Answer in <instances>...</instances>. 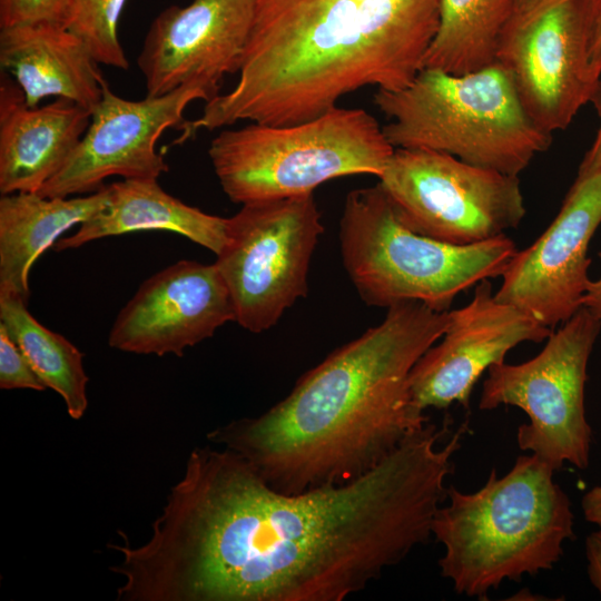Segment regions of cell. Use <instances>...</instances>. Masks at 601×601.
Masks as SVG:
<instances>
[{"instance_id": "obj_1", "label": "cell", "mask_w": 601, "mask_h": 601, "mask_svg": "<svg viewBox=\"0 0 601 601\" xmlns=\"http://www.w3.org/2000/svg\"><path fill=\"white\" fill-rule=\"evenodd\" d=\"M426 423L362 477L298 494L239 454L196 447L147 542L124 532L118 601H342L432 535L469 427Z\"/></svg>"}, {"instance_id": "obj_2", "label": "cell", "mask_w": 601, "mask_h": 601, "mask_svg": "<svg viewBox=\"0 0 601 601\" xmlns=\"http://www.w3.org/2000/svg\"><path fill=\"white\" fill-rule=\"evenodd\" d=\"M447 312L418 302L388 307L382 323L331 353L285 398L207 439L283 493L362 477L428 422L413 403L410 377L444 334Z\"/></svg>"}, {"instance_id": "obj_3", "label": "cell", "mask_w": 601, "mask_h": 601, "mask_svg": "<svg viewBox=\"0 0 601 601\" xmlns=\"http://www.w3.org/2000/svg\"><path fill=\"white\" fill-rule=\"evenodd\" d=\"M437 27V0H257L237 82L185 134L293 125L367 86L398 90L422 69Z\"/></svg>"}, {"instance_id": "obj_4", "label": "cell", "mask_w": 601, "mask_h": 601, "mask_svg": "<svg viewBox=\"0 0 601 601\" xmlns=\"http://www.w3.org/2000/svg\"><path fill=\"white\" fill-rule=\"evenodd\" d=\"M554 470L536 455H520L497 476L493 469L474 492L447 487V504L432 522L444 548L441 575L456 593L486 600L504 581L552 570L574 538V514Z\"/></svg>"}, {"instance_id": "obj_5", "label": "cell", "mask_w": 601, "mask_h": 601, "mask_svg": "<svg viewBox=\"0 0 601 601\" xmlns=\"http://www.w3.org/2000/svg\"><path fill=\"white\" fill-rule=\"evenodd\" d=\"M373 104L390 120L383 132L394 148L445 152L506 175L519 176L552 142L499 62L463 75L423 68L398 90L377 89Z\"/></svg>"}, {"instance_id": "obj_6", "label": "cell", "mask_w": 601, "mask_h": 601, "mask_svg": "<svg viewBox=\"0 0 601 601\" xmlns=\"http://www.w3.org/2000/svg\"><path fill=\"white\" fill-rule=\"evenodd\" d=\"M343 266L364 303L418 302L447 312L457 295L502 277L519 250L506 235L470 245L410 229L378 185L351 190L339 221Z\"/></svg>"}, {"instance_id": "obj_7", "label": "cell", "mask_w": 601, "mask_h": 601, "mask_svg": "<svg viewBox=\"0 0 601 601\" xmlns=\"http://www.w3.org/2000/svg\"><path fill=\"white\" fill-rule=\"evenodd\" d=\"M394 149L373 115L336 106L293 125L220 130L208 156L223 191L244 205L313 194L345 176L378 178Z\"/></svg>"}, {"instance_id": "obj_8", "label": "cell", "mask_w": 601, "mask_h": 601, "mask_svg": "<svg viewBox=\"0 0 601 601\" xmlns=\"http://www.w3.org/2000/svg\"><path fill=\"white\" fill-rule=\"evenodd\" d=\"M601 322L581 307L552 331L542 351L520 364L505 362L487 370L479 408L501 405L522 410L529 422L516 431L520 450L560 470L565 462L585 470L592 430L584 406L588 362Z\"/></svg>"}, {"instance_id": "obj_9", "label": "cell", "mask_w": 601, "mask_h": 601, "mask_svg": "<svg viewBox=\"0 0 601 601\" xmlns=\"http://www.w3.org/2000/svg\"><path fill=\"white\" fill-rule=\"evenodd\" d=\"M324 231L313 194L242 205L227 218L215 262L233 300L235 322L262 333L308 292L313 253Z\"/></svg>"}, {"instance_id": "obj_10", "label": "cell", "mask_w": 601, "mask_h": 601, "mask_svg": "<svg viewBox=\"0 0 601 601\" xmlns=\"http://www.w3.org/2000/svg\"><path fill=\"white\" fill-rule=\"evenodd\" d=\"M378 185L404 225L453 245L505 235L526 214L518 176L428 149L395 148Z\"/></svg>"}, {"instance_id": "obj_11", "label": "cell", "mask_w": 601, "mask_h": 601, "mask_svg": "<svg viewBox=\"0 0 601 601\" xmlns=\"http://www.w3.org/2000/svg\"><path fill=\"white\" fill-rule=\"evenodd\" d=\"M533 121L564 130L591 102L597 81L589 61L585 0H544L516 10L496 57Z\"/></svg>"}, {"instance_id": "obj_12", "label": "cell", "mask_w": 601, "mask_h": 601, "mask_svg": "<svg viewBox=\"0 0 601 601\" xmlns=\"http://www.w3.org/2000/svg\"><path fill=\"white\" fill-rule=\"evenodd\" d=\"M195 100L206 102L204 93L191 87L140 100L125 99L106 81L85 135L38 194L49 198L91 194L111 176L158 179L168 165L156 150L157 141L165 130L184 124V112Z\"/></svg>"}, {"instance_id": "obj_13", "label": "cell", "mask_w": 601, "mask_h": 601, "mask_svg": "<svg viewBox=\"0 0 601 601\" xmlns=\"http://www.w3.org/2000/svg\"><path fill=\"white\" fill-rule=\"evenodd\" d=\"M257 0H193L169 6L148 28L137 66L148 97L183 87L206 102L219 95L226 75L238 72Z\"/></svg>"}, {"instance_id": "obj_14", "label": "cell", "mask_w": 601, "mask_h": 601, "mask_svg": "<svg viewBox=\"0 0 601 601\" xmlns=\"http://www.w3.org/2000/svg\"><path fill=\"white\" fill-rule=\"evenodd\" d=\"M601 225V170L578 176L546 229L518 250L494 296L554 329L581 307L590 242Z\"/></svg>"}, {"instance_id": "obj_15", "label": "cell", "mask_w": 601, "mask_h": 601, "mask_svg": "<svg viewBox=\"0 0 601 601\" xmlns=\"http://www.w3.org/2000/svg\"><path fill=\"white\" fill-rule=\"evenodd\" d=\"M447 315L444 334L411 372L412 400L423 412L446 410L454 403L467 410L484 372L504 362L519 344L540 343L553 331L516 306L497 300L490 279L480 282L472 299Z\"/></svg>"}, {"instance_id": "obj_16", "label": "cell", "mask_w": 601, "mask_h": 601, "mask_svg": "<svg viewBox=\"0 0 601 601\" xmlns=\"http://www.w3.org/2000/svg\"><path fill=\"white\" fill-rule=\"evenodd\" d=\"M235 321L229 290L214 264L179 260L146 279L117 315L110 347L183 356Z\"/></svg>"}, {"instance_id": "obj_17", "label": "cell", "mask_w": 601, "mask_h": 601, "mask_svg": "<svg viewBox=\"0 0 601 601\" xmlns=\"http://www.w3.org/2000/svg\"><path fill=\"white\" fill-rule=\"evenodd\" d=\"M91 110L65 98L29 107L18 83L0 78V193H38L85 135Z\"/></svg>"}, {"instance_id": "obj_18", "label": "cell", "mask_w": 601, "mask_h": 601, "mask_svg": "<svg viewBox=\"0 0 601 601\" xmlns=\"http://www.w3.org/2000/svg\"><path fill=\"white\" fill-rule=\"evenodd\" d=\"M0 65L29 107L55 97L92 111L107 81L88 46L68 28L50 23L0 28Z\"/></svg>"}, {"instance_id": "obj_19", "label": "cell", "mask_w": 601, "mask_h": 601, "mask_svg": "<svg viewBox=\"0 0 601 601\" xmlns=\"http://www.w3.org/2000/svg\"><path fill=\"white\" fill-rule=\"evenodd\" d=\"M105 206L79 225L78 230L59 238L60 252L78 248L108 236L141 230H168L185 236L216 256L226 243L227 218L207 214L169 195L157 178H130L106 185Z\"/></svg>"}, {"instance_id": "obj_20", "label": "cell", "mask_w": 601, "mask_h": 601, "mask_svg": "<svg viewBox=\"0 0 601 601\" xmlns=\"http://www.w3.org/2000/svg\"><path fill=\"white\" fill-rule=\"evenodd\" d=\"M108 197L106 185L78 197H42L13 193L0 198V293L28 302L29 273L35 260L60 236L98 210Z\"/></svg>"}, {"instance_id": "obj_21", "label": "cell", "mask_w": 601, "mask_h": 601, "mask_svg": "<svg viewBox=\"0 0 601 601\" xmlns=\"http://www.w3.org/2000/svg\"><path fill=\"white\" fill-rule=\"evenodd\" d=\"M439 27L422 69L463 75L496 62L518 0H437Z\"/></svg>"}, {"instance_id": "obj_22", "label": "cell", "mask_w": 601, "mask_h": 601, "mask_svg": "<svg viewBox=\"0 0 601 601\" xmlns=\"http://www.w3.org/2000/svg\"><path fill=\"white\" fill-rule=\"evenodd\" d=\"M27 303L18 295L0 293V328L19 346L46 387L62 397L69 416L80 420L88 407L83 354L39 323Z\"/></svg>"}, {"instance_id": "obj_23", "label": "cell", "mask_w": 601, "mask_h": 601, "mask_svg": "<svg viewBox=\"0 0 601 601\" xmlns=\"http://www.w3.org/2000/svg\"><path fill=\"white\" fill-rule=\"evenodd\" d=\"M127 0H76L68 29L89 48L105 66L129 69V61L118 36L119 20Z\"/></svg>"}, {"instance_id": "obj_24", "label": "cell", "mask_w": 601, "mask_h": 601, "mask_svg": "<svg viewBox=\"0 0 601 601\" xmlns=\"http://www.w3.org/2000/svg\"><path fill=\"white\" fill-rule=\"evenodd\" d=\"M76 0H0V28L50 23L68 28Z\"/></svg>"}, {"instance_id": "obj_25", "label": "cell", "mask_w": 601, "mask_h": 601, "mask_svg": "<svg viewBox=\"0 0 601 601\" xmlns=\"http://www.w3.org/2000/svg\"><path fill=\"white\" fill-rule=\"evenodd\" d=\"M0 388H29L40 392L47 388L19 346L2 328H0Z\"/></svg>"}, {"instance_id": "obj_26", "label": "cell", "mask_w": 601, "mask_h": 601, "mask_svg": "<svg viewBox=\"0 0 601 601\" xmlns=\"http://www.w3.org/2000/svg\"><path fill=\"white\" fill-rule=\"evenodd\" d=\"M589 26V61L593 77L601 73V0H585Z\"/></svg>"}, {"instance_id": "obj_27", "label": "cell", "mask_w": 601, "mask_h": 601, "mask_svg": "<svg viewBox=\"0 0 601 601\" xmlns=\"http://www.w3.org/2000/svg\"><path fill=\"white\" fill-rule=\"evenodd\" d=\"M591 102L595 108L599 126L592 144L579 166L578 176L601 170V73L598 78Z\"/></svg>"}, {"instance_id": "obj_28", "label": "cell", "mask_w": 601, "mask_h": 601, "mask_svg": "<svg viewBox=\"0 0 601 601\" xmlns=\"http://www.w3.org/2000/svg\"><path fill=\"white\" fill-rule=\"evenodd\" d=\"M585 556L590 582L601 597V529L587 536Z\"/></svg>"}, {"instance_id": "obj_29", "label": "cell", "mask_w": 601, "mask_h": 601, "mask_svg": "<svg viewBox=\"0 0 601 601\" xmlns=\"http://www.w3.org/2000/svg\"><path fill=\"white\" fill-rule=\"evenodd\" d=\"M584 519L601 529V485L589 490L582 497Z\"/></svg>"}, {"instance_id": "obj_30", "label": "cell", "mask_w": 601, "mask_h": 601, "mask_svg": "<svg viewBox=\"0 0 601 601\" xmlns=\"http://www.w3.org/2000/svg\"><path fill=\"white\" fill-rule=\"evenodd\" d=\"M599 258L601 260V252ZM582 307L601 322V274L597 279H590L582 299Z\"/></svg>"}, {"instance_id": "obj_31", "label": "cell", "mask_w": 601, "mask_h": 601, "mask_svg": "<svg viewBox=\"0 0 601 601\" xmlns=\"http://www.w3.org/2000/svg\"><path fill=\"white\" fill-rule=\"evenodd\" d=\"M541 1H544V0H518V9L516 10L531 7V6L536 4V3L541 2Z\"/></svg>"}]
</instances>
